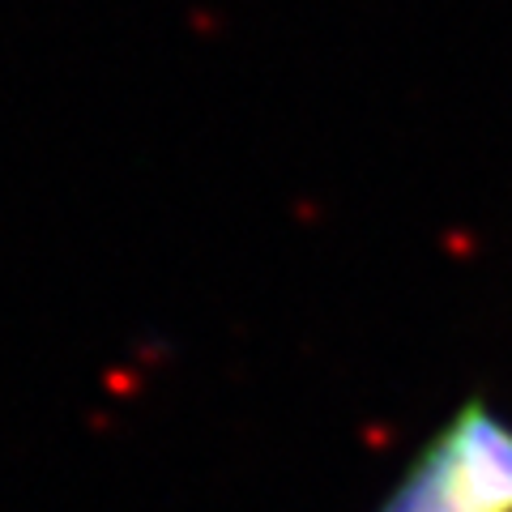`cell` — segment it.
I'll use <instances>...</instances> for the list:
<instances>
[{"instance_id": "1", "label": "cell", "mask_w": 512, "mask_h": 512, "mask_svg": "<svg viewBox=\"0 0 512 512\" xmlns=\"http://www.w3.org/2000/svg\"><path fill=\"white\" fill-rule=\"evenodd\" d=\"M376 512H512V419L483 393L466 397Z\"/></svg>"}]
</instances>
